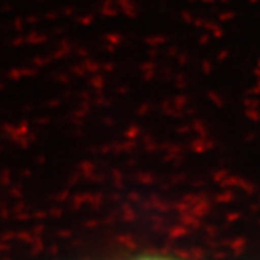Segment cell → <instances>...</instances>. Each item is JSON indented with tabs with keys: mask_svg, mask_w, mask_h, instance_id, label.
Masks as SVG:
<instances>
[{
	"mask_svg": "<svg viewBox=\"0 0 260 260\" xmlns=\"http://www.w3.org/2000/svg\"><path fill=\"white\" fill-rule=\"evenodd\" d=\"M134 260H176V258L165 257V255H141V257H137Z\"/></svg>",
	"mask_w": 260,
	"mask_h": 260,
	"instance_id": "obj_1",
	"label": "cell"
}]
</instances>
